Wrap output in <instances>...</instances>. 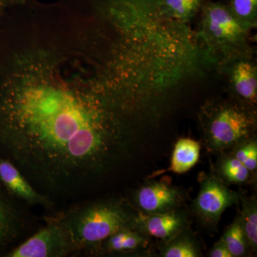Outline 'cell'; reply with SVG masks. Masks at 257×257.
Masks as SVG:
<instances>
[{
    "instance_id": "1",
    "label": "cell",
    "mask_w": 257,
    "mask_h": 257,
    "mask_svg": "<svg viewBox=\"0 0 257 257\" xmlns=\"http://www.w3.org/2000/svg\"><path fill=\"white\" fill-rule=\"evenodd\" d=\"M3 30L0 157L58 209L90 199L127 169L136 126L72 20L28 12Z\"/></svg>"
},
{
    "instance_id": "2",
    "label": "cell",
    "mask_w": 257,
    "mask_h": 257,
    "mask_svg": "<svg viewBox=\"0 0 257 257\" xmlns=\"http://www.w3.org/2000/svg\"><path fill=\"white\" fill-rule=\"evenodd\" d=\"M53 213L67 230L74 256H94L106 239L120 230L135 229L138 211L127 197L84 199Z\"/></svg>"
},
{
    "instance_id": "3",
    "label": "cell",
    "mask_w": 257,
    "mask_h": 257,
    "mask_svg": "<svg viewBox=\"0 0 257 257\" xmlns=\"http://www.w3.org/2000/svg\"><path fill=\"white\" fill-rule=\"evenodd\" d=\"M256 110L231 96L206 101L197 117L208 151L219 155L256 138Z\"/></svg>"
},
{
    "instance_id": "4",
    "label": "cell",
    "mask_w": 257,
    "mask_h": 257,
    "mask_svg": "<svg viewBox=\"0 0 257 257\" xmlns=\"http://www.w3.org/2000/svg\"><path fill=\"white\" fill-rule=\"evenodd\" d=\"M198 17V37L216 70L231 61L254 57L250 40L252 30L235 18L226 0H208Z\"/></svg>"
},
{
    "instance_id": "5",
    "label": "cell",
    "mask_w": 257,
    "mask_h": 257,
    "mask_svg": "<svg viewBox=\"0 0 257 257\" xmlns=\"http://www.w3.org/2000/svg\"><path fill=\"white\" fill-rule=\"evenodd\" d=\"M199 192L191 209L203 227L215 232L225 210L239 204L241 193L231 190L213 169L199 175Z\"/></svg>"
},
{
    "instance_id": "6",
    "label": "cell",
    "mask_w": 257,
    "mask_h": 257,
    "mask_svg": "<svg viewBox=\"0 0 257 257\" xmlns=\"http://www.w3.org/2000/svg\"><path fill=\"white\" fill-rule=\"evenodd\" d=\"M31 208L12 197L0 184V257H5L41 226Z\"/></svg>"
},
{
    "instance_id": "7",
    "label": "cell",
    "mask_w": 257,
    "mask_h": 257,
    "mask_svg": "<svg viewBox=\"0 0 257 257\" xmlns=\"http://www.w3.org/2000/svg\"><path fill=\"white\" fill-rule=\"evenodd\" d=\"M44 224L5 257H65L74 256L72 241L53 213L43 217Z\"/></svg>"
},
{
    "instance_id": "8",
    "label": "cell",
    "mask_w": 257,
    "mask_h": 257,
    "mask_svg": "<svg viewBox=\"0 0 257 257\" xmlns=\"http://www.w3.org/2000/svg\"><path fill=\"white\" fill-rule=\"evenodd\" d=\"M135 210L142 214H155L183 207L185 192L165 182L149 181L140 186L127 197Z\"/></svg>"
},
{
    "instance_id": "9",
    "label": "cell",
    "mask_w": 257,
    "mask_h": 257,
    "mask_svg": "<svg viewBox=\"0 0 257 257\" xmlns=\"http://www.w3.org/2000/svg\"><path fill=\"white\" fill-rule=\"evenodd\" d=\"M217 71L224 76L229 96L257 109V65L254 57L231 61Z\"/></svg>"
},
{
    "instance_id": "10",
    "label": "cell",
    "mask_w": 257,
    "mask_h": 257,
    "mask_svg": "<svg viewBox=\"0 0 257 257\" xmlns=\"http://www.w3.org/2000/svg\"><path fill=\"white\" fill-rule=\"evenodd\" d=\"M0 184L12 197L30 207L43 208L50 213L59 210L49 198L32 185L14 164L2 157H0Z\"/></svg>"
},
{
    "instance_id": "11",
    "label": "cell",
    "mask_w": 257,
    "mask_h": 257,
    "mask_svg": "<svg viewBox=\"0 0 257 257\" xmlns=\"http://www.w3.org/2000/svg\"><path fill=\"white\" fill-rule=\"evenodd\" d=\"M189 226V213L182 207L155 214L138 212L135 230L149 239L167 241Z\"/></svg>"
},
{
    "instance_id": "12",
    "label": "cell",
    "mask_w": 257,
    "mask_h": 257,
    "mask_svg": "<svg viewBox=\"0 0 257 257\" xmlns=\"http://www.w3.org/2000/svg\"><path fill=\"white\" fill-rule=\"evenodd\" d=\"M150 241V239L136 230H120L101 243L94 256L141 253L147 248Z\"/></svg>"
},
{
    "instance_id": "13",
    "label": "cell",
    "mask_w": 257,
    "mask_h": 257,
    "mask_svg": "<svg viewBox=\"0 0 257 257\" xmlns=\"http://www.w3.org/2000/svg\"><path fill=\"white\" fill-rule=\"evenodd\" d=\"M218 156L212 169L226 185H244L256 181V175L248 170L231 152H224Z\"/></svg>"
},
{
    "instance_id": "14",
    "label": "cell",
    "mask_w": 257,
    "mask_h": 257,
    "mask_svg": "<svg viewBox=\"0 0 257 257\" xmlns=\"http://www.w3.org/2000/svg\"><path fill=\"white\" fill-rule=\"evenodd\" d=\"M159 251V256L162 257L202 256L200 243L189 226L167 241L160 242Z\"/></svg>"
},
{
    "instance_id": "15",
    "label": "cell",
    "mask_w": 257,
    "mask_h": 257,
    "mask_svg": "<svg viewBox=\"0 0 257 257\" xmlns=\"http://www.w3.org/2000/svg\"><path fill=\"white\" fill-rule=\"evenodd\" d=\"M208 0H155L160 14L179 23L197 18Z\"/></svg>"
},
{
    "instance_id": "16",
    "label": "cell",
    "mask_w": 257,
    "mask_h": 257,
    "mask_svg": "<svg viewBox=\"0 0 257 257\" xmlns=\"http://www.w3.org/2000/svg\"><path fill=\"white\" fill-rule=\"evenodd\" d=\"M199 142L190 138H180L175 144L170 167L165 172L184 174L197 163L200 155Z\"/></svg>"
},
{
    "instance_id": "17",
    "label": "cell",
    "mask_w": 257,
    "mask_h": 257,
    "mask_svg": "<svg viewBox=\"0 0 257 257\" xmlns=\"http://www.w3.org/2000/svg\"><path fill=\"white\" fill-rule=\"evenodd\" d=\"M239 211L241 226L251 253L257 251V198L256 195L245 196L240 194Z\"/></svg>"
},
{
    "instance_id": "18",
    "label": "cell",
    "mask_w": 257,
    "mask_h": 257,
    "mask_svg": "<svg viewBox=\"0 0 257 257\" xmlns=\"http://www.w3.org/2000/svg\"><path fill=\"white\" fill-rule=\"evenodd\" d=\"M219 239L224 243L233 257L246 256L251 253L241 226L239 212Z\"/></svg>"
},
{
    "instance_id": "19",
    "label": "cell",
    "mask_w": 257,
    "mask_h": 257,
    "mask_svg": "<svg viewBox=\"0 0 257 257\" xmlns=\"http://www.w3.org/2000/svg\"><path fill=\"white\" fill-rule=\"evenodd\" d=\"M231 13L247 28L253 30L257 26V0H228Z\"/></svg>"
},
{
    "instance_id": "20",
    "label": "cell",
    "mask_w": 257,
    "mask_h": 257,
    "mask_svg": "<svg viewBox=\"0 0 257 257\" xmlns=\"http://www.w3.org/2000/svg\"><path fill=\"white\" fill-rule=\"evenodd\" d=\"M234 156L248 170L256 175L257 170V139H251L239 144L230 150Z\"/></svg>"
},
{
    "instance_id": "21",
    "label": "cell",
    "mask_w": 257,
    "mask_h": 257,
    "mask_svg": "<svg viewBox=\"0 0 257 257\" xmlns=\"http://www.w3.org/2000/svg\"><path fill=\"white\" fill-rule=\"evenodd\" d=\"M209 257H233L224 243L221 241H216L208 252Z\"/></svg>"
},
{
    "instance_id": "22",
    "label": "cell",
    "mask_w": 257,
    "mask_h": 257,
    "mask_svg": "<svg viewBox=\"0 0 257 257\" xmlns=\"http://www.w3.org/2000/svg\"><path fill=\"white\" fill-rule=\"evenodd\" d=\"M29 0H0V4L3 5L5 9L23 6L26 4Z\"/></svg>"
},
{
    "instance_id": "23",
    "label": "cell",
    "mask_w": 257,
    "mask_h": 257,
    "mask_svg": "<svg viewBox=\"0 0 257 257\" xmlns=\"http://www.w3.org/2000/svg\"><path fill=\"white\" fill-rule=\"evenodd\" d=\"M6 9H5L4 8H3V5L0 4V19H1L2 16H3V14H4L5 10Z\"/></svg>"
}]
</instances>
